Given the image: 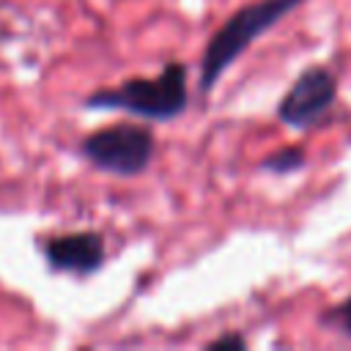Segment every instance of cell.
<instances>
[{
	"label": "cell",
	"instance_id": "1",
	"mask_svg": "<svg viewBox=\"0 0 351 351\" xmlns=\"http://www.w3.org/2000/svg\"><path fill=\"white\" fill-rule=\"evenodd\" d=\"M302 0H258L239 8L206 44L200 58V90L208 93L225 69L244 55V49L271 30L285 14H291Z\"/></svg>",
	"mask_w": 351,
	"mask_h": 351
},
{
	"label": "cell",
	"instance_id": "2",
	"mask_svg": "<svg viewBox=\"0 0 351 351\" xmlns=\"http://www.w3.org/2000/svg\"><path fill=\"white\" fill-rule=\"evenodd\" d=\"M186 69L181 63H167L156 77L126 80L118 88L96 90L88 96V107L126 110L151 121H167L186 110Z\"/></svg>",
	"mask_w": 351,
	"mask_h": 351
},
{
	"label": "cell",
	"instance_id": "3",
	"mask_svg": "<svg viewBox=\"0 0 351 351\" xmlns=\"http://www.w3.org/2000/svg\"><path fill=\"white\" fill-rule=\"evenodd\" d=\"M82 154L90 165L112 176H137L148 167L154 154V134L145 126L118 123L96 129L82 140Z\"/></svg>",
	"mask_w": 351,
	"mask_h": 351
},
{
	"label": "cell",
	"instance_id": "4",
	"mask_svg": "<svg viewBox=\"0 0 351 351\" xmlns=\"http://www.w3.org/2000/svg\"><path fill=\"white\" fill-rule=\"evenodd\" d=\"M337 99V77L324 66H307L277 107V118L293 129L313 126Z\"/></svg>",
	"mask_w": 351,
	"mask_h": 351
},
{
	"label": "cell",
	"instance_id": "5",
	"mask_svg": "<svg viewBox=\"0 0 351 351\" xmlns=\"http://www.w3.org/2000/svg\"><path fill=\"white\" fill-rule=\"evenodd\" d=\"M44 258L55 271L90 274L104 263V239L99 233H66L44 244Z\"/></svg>",
	"mask_w": 351,
	"mask_h": 351
},
{
	"label": "cell",
	"instance_id": "6",
	"mask_svg": "<svg viewBox=\"0 0 351 351\" xmlns=\"http://www.w3.org/2000/svg\"><path fill=\"white\" fill-rule=\"evenodd\" d=\"M263 170H271V173H293L299 167H304V151L302 148H282L280 154H271L269 159L261 162Z\"/></svg>",
	"mask_w": 351,
	"mask_h": 351
},
{
	"label": "cell",
	"instance_id": "7",
	"mask_svg": "<svg viewBox=\"0 0 351 351\" xmlns=\"http://www.w3.org/2000/svg\"><path fill=\"white\" fill-rule=\"evenodd\" d=\"M208 348H244V337H239V335H222V337L211 340Z\"/></svg>",
	"mask_w": 351,
	"mask_h": 351
},
{
	"label": "cell",
	"instance_id": "8",
	"mask_svg": "<svg viewBox=\"0 0 351 351\" xmlns=\"http://www.w3.org/2000/svg\"><path fill=\"white\" fill-rule=\"evenodd\" d=\"M340 324H343V332L351 337V296L343 302V307H340Z\"/></svg>",
	"mask_w": 351,
	"mask_h": 351
}]
</instances>
